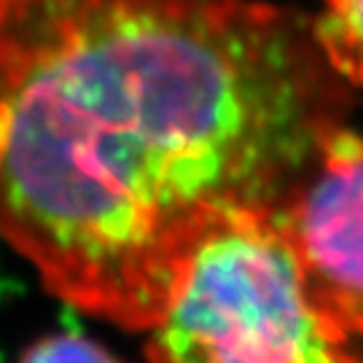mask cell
Listing matches in <instances>:
<instances>
[{
	"mask_svg": "<svg viewBox=\"0 0 363 363\" xmlns=\"http://www.w3.org/2000/svg\"><path fill=\"white\" fill-rule=\"evenodd\" d=\"M337 76L259 0H0V237L148 331L199 220L277 205L342 127Z\"/></svg>",
	"mask_w": 363,
	"mask_h": 363,
	"instance_id": "6da1fadb",
	"label": "cell"
},
{
	"mask_svg": "<svg viewBox=\"0 0 363 363\" xmlns=\"http://www.w3.org/2000/svg\"><path fill=\"white\" fill-rule=\"evenodd\" d=\"M148 334V363H363L274 205L232 202L199 220Z\"/></svg>",
	"mask_w": 363,
	"mask_h": 363,
	"instance_id": "7a4b0ae2",
	"label": "cell"
},
{
	"mask_svg": "<svg viewBox=\"0 0 363 363\" xmlns=\"http://www.w3.org/2000/svg\"><path fill=\"white\" fill-rule=\"evenodd\" d=\"M274 208L318 301L363 342V135L337 127Z\"/></svg>",
	"mask_w": 363,
	"mask_h": 363,
	"instance_id": "3957f363",
	"label": "cell"
},
{
	"mask_svg": "<svg viewBox=\"0 0 363 363\" xmlns=\"http://www.w3.org/2000/svg\"><path fill=\"white\" fill-rule=\"evenodd\" d=\"M312 33L339 78L363 89V0H323Z\"/></svg>",
	"mask_w": 363,
	"mask_h": 363,
	"instance_id": "277c9868",
	"label": "cell"
},
{
	"mask_svg": "<svg viewBox=\"0 0 363 363\" xmlns=\"http://www.w3.org/2000/svg\"><path fill=\"white\" fill-rule=\"evenodd\" d=\"M19 363H121L103 345L78 334H52L27 347Z\"/></svg>",
	"mask_w": 363,
	"mask_h": 363,
	"instance_id": "5b68a950",
	"label": "cell"
}]
</instances>
